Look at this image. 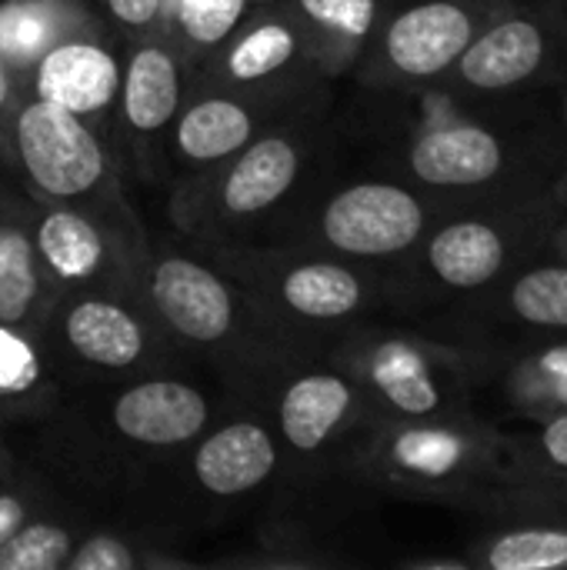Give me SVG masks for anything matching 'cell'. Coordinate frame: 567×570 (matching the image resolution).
<instances>
[{
  "label": "cell",
  "instance_id": "1",
  "mask_svg": "<svg viewBox=\"0 0 567 570\" xmlns=\"http://www.w3.org/2000/svg\"><path fill=\"white\" fill-rule=\"evenodd\" d=\"M558 224L555 194L481 200L478 210L451 217L428 237L431 277L454 291L481 297L525 261L551 250Z\"/></svg>",
  "mask_w": 567,
  "mask_h": 570
},
{
  "label": "cell",
  "instance_id": "2",
  "mask_svg": "<svg viewBox=\"0 0 567 570\" xmlns=\"http://www.w3.org/2000/svg\"><path fill=\"white\" fill-rule=\"evenodd\" d=\"M567 57V10L505 0L448 70L458 87L488 97L538 94Z\"/></svg>",
  "mask_w": 567,
  "mask_h": 570
},
{
  "label": "cell",
  "instance_id": "3",
  "mask_svg": "<svg viewBox=\"0 0 567 570\" xmlns=\"http://www.w3.org/2000/svg\"><path fill=\"white\" fill-rule=\"evenodd\" d=\"M505 0H418L384 30V57L408 80L444 77Z\"/></svg>",
  "mask_w": 567,
  "mask_h": 570
},
{
  "label": "cell",
  "instance_id": "4",
  "mask_svg": "<svg viewBox=\"0 0 567 570\" xmlns=\"http://www.w3.org/2000/svg\"><path fill=\"white\" fill-rule=\"evenodd\" d=\"M324 234L348 254L391 257L411 250L428 234V210L408 187L358 184L331 200Z\"/></svg>",
  "mask_w": 567,
  "mask_h": 570
},
{
  "label": "cell",
  "instance_id": "5",
  "mask_svg": "<svg viewBox=\"0 0 567 570\" xmlns=\"http://www.w3.org/2000/svg\"><path fill=\"white\" fill-rule=\"evenodd\" d=\"M17 150L30 177L57 197L90 190L104 174V154L74 110L37 100L17 120Z\"/></svg>",
  "mask_w": 567,
  "mask_h": 570
},
{
  "label": "cell",
  "instance_id": "6",
  "mask_svg": "<svg viewBox=\"0 0 567 570\" xmlns=\"http://www.w3.org/2000/svg\"><path fill=\"white\" fill-rule=\"evenodd\" d=\"M481 304L505 321L511 341L567 334V254L545 250L525 261L485 291Z\"/></svg>",
  "mask_w": 567,
  "mask_h": 570
},
{
  "label": "cell",
  "instance_id": "7",
  "mask_svg": "<svg viewBox=\"0 0 567 570\" xmlns=\"http://www.w3.org/2000/svg\"><path fill=\"white\" fill-rule=\"evenodd\" d=\"M501 357L495 387L505 397V417L567 411V334L511 341V351Z\"/></svg>",
  "mask_w": 567,
  "mask_h": 570
},
{
  "label": "cell",
  "instance_id": "8",
  "mask_svg": "<svg viewBox=\"0 0 567 570\" xmlns=\"http://www.w3.org/2000/svg\"><path fill=\"white\" fill-rule=\"evenodd\" d=\"M154 301L190 341H217L231 327V297L224 284L190 261H164L157 267Z\"/></svg>",
  "mask_w": 567,
  "mask_h": 570
},
{
  "label": "cell",
  "instance_id": "9",
  "mask_svg": "<svg viewBox=\"0 0 567 570\" xmlns=\"http://www.w3.org/2000/svg\"><path fill=\"white\" fill-rule=\"evenodd\" d=\"M114 421L127 438L140 444H180L204 428L207 404L187 384L150 381L117 401Z\"/></svg>",
  "mask_w": 567,
  "mask_h": 570
},
{
  "label": "cell",
  "instance_id": "10",
  "mask_svg": "<svg viewBox=\"0 0 567 570\" xmlns=\"http://www.w3.org/2000/svg\"><path fill=\"white\" fill-rule=\"evenodd\" d=\"M37 90L40 100L60 104L74 114H90L107 107L117 94V63L100 47L63 43L40 60Z\"/></svg>",
  "mask_w": 567,
  "mask_h": 570
},
{
  "label": "cell",
  "instance_id": "11",
  "mask_svg": "<svg viewBox=\"0 0 567 570\" xmlns=\"http://www.w3.org/2000/svg\"><path fill=\"white\" fill-rule=\"evenodd\" d=\"M371 381L381 397L411 421H434L448 414V387L431 357L411 341H384L371 357Z\"/></svg>",
  "mask_w": 567,
  "mask_h": 570
},
{
  "label": "cell",
  "instance_id": "12",
  "mask_svg": "<svg viewBox=\"0 0 567 570\" xmlns=\"http://www.w3.org/2000/svg\"><path fill=\"white\" fill-rule=\"evenodd\" d=\"M197 478L214 494H241L274 468V444L257 424H231L197 451Z\"/></svg>",
  "mask_w": 567,
  "mask_h": 570
},
{
  "label": "cell",
  "instance_id": "13",
  "mask_svg": "<svg viewBox=\"0 0 567 570\" xmlns=\"http://www.w3.org/2000/svg\"><path fill=\"white\" fill-rule=\"evenodd\" d=\"M465 564L485 570H567V524L508 518V524L488 534Z\"/></svg>",
  "mask_w": 567,
  "mask_h": 570
},
{
  "label": "cell",
  "instance_id": "14",
  "mask_svg": "<svg viewBox=\"0 0 567 570\" xmlns=\"http://www.w3.org/2000/svg\"><path fill=\"white\" fill-rule=\"evenodd\" d=\"M511 474L561 478L567 474V411L538 417H505L495 424Z\"/></svg>",
  "mask_w": 567,
  "mask_h": 570
},
{
  "label": "cell",
  "instance_id": "15",
  "mask_svg": "<svg viewBox=\"0 0 567 570\" xmlns=\"http://www.w3.org/2000/svg\"><path fill=\"white\" fill-rule=\"evenodd\" d=\"M294 174H297L294 147L287 140L267 137L254 144L231 170L224 187V204L234 214H254L261 207H271L294 184Z\"/></svg>",
  "mask_w": 567,
  "mask_h": 570
},
{
  "label": "cell",
  "instance_id": "16",
  "mask_svg": "<svg viewBox=\"0 0 567 570\" xmlns=\"http://www.w3.org/2000/svg\"><path fill=\"white\" fill-rule=\"evenodd\" d=\"M348 407H351L348 384L331 374H314V377L291 384V391L284 394V404H281V424L294 448L314 451L338 428V421L348 414Z\"/></svg>",
  "mask_w": 567,
  "mask_h": 570
},
{
  "label": "cell",
  "instance_id": "17",
  "mask_svg": "<svg viewBox=\"0 0 567 570\" xmlns=\"http://www.w3.org/2000/svg\"><path fill=\"white\" fill-rule=\"evenodd\" d=\"M67 337L80 357L104 364V367L134 364L140 354V344H144L130 314H124L120 307L104 304V301L77 304L67 317Z\"/></svg>",
  "mask_w": 567,
  "mask_h": 570
},
{
  "label": "cell",
  "instance_id": "18",
  "mask_svg": "<svg viewBox=\"0 0 567 570\" xmlns=\"http://www.w3.org/2000/svg\"><path fill=\"white\" fill-rule=\"evenodd\" d=\"M177 97H180V87H177L174 60L164 50H154V47L140 50L130 60L127 87H124L127 120L137 130H157L174 117Z\"/></svg>",
  "mask_w": 567,
  "mask_h": 570
},
{
  "label": "cell",
  "instance_id": "19",
  "mask_svg": "<svg viewBox=\"0 0 567 570\" xmlns=\"http://www.w3.org/2000/svg\"><path fill=\"white\" fill-rule=\"evenodd\" d=\"M251 117L244 107L231 100H204L197 104L177 130L180 150L194 160H217L241 144H247Z\"/></svg>",
  "mask_w": 567,
  "mask_h": 570
},
{
  "label": "cell",
  "instance_id": "20",
  "mask_svg": "<svg viewBox=\"0 0 567 570\" xmlns=\"http://www.w3.org/2000/svg\"><path fill=\"white\" fill-rule=\"evenodd\" d=\"M284 301L307 317H344L361 304V284L338 264H311L287 274Z\"/></svg>",
  "mask_w": 567,
  "mask_h": 570
},
{
  "label": "cell",
  "instance_id": "21",
  "mask_svg": "<svg viewBox=\"0 0 567 570\" xmlns=\"http://www.w3.org/2000/svg\"><path fill=\"white\" fill-rule=\"evenodd\" d=\"M37 244L47 257V264L60 274V277H84L97 267L100 261V237L97 230L77 217V214H50L40 224Z\"/></svg>",
  "mask_w": 567,
  "mask_h": 570
},
{
  "label": "cell",
  "instance_id": "22",
  "mask_svg": "<svg viewBox=\"0 0 567 570\" xmlns=\"http://www.w3.org/2000/svg\"><path fill=\"white\" fill-rule=\"evenodd\" d=\"M33 291L37 277L27 237L17 230H0V324L20 321L33 301Z\"/></svg>",
  "mask_w": 567,
  "mask_h": 570
},
{
  "label": "cell",
  "instance_id": "23",
  "mask_svg": "<svg viewBox=\"0 0 567 570\" xmlns=\"http://www.w3.org/2000/svg\"><path fill=\"white\" fill-rule=\"evenodd\" d=\"M70 558V538L50 524L20 528L0 544V570H57Z\"/></svg>",
  "mask_w": 567,
  "mask_h": 570
},
{
  "label": "cell",
  "instance_id": "24",
  "mask_svg": "<svg viewBox=\"0 0 567 570\" xmlns=\"http://www.w3.org/2000/svg\"><path fill=\"white\" fill-rule=\"evenodd\" d=\"M501 518H538V521L567 524V474L561 478L511 474V491Z\"/></svg>",
  "mask_w": 567,
  "mask_h": 570
},
{
  "label": "cell",
  "instance_id": "25",
  "mask_svg": "<svg viewBox=\"0 0 567 570\" xmlns=\"http://www.w3.org/2000/svg\"><path fill=\"white\" fill-rule=\"evenodd\" d=\"M294 53V37L271 23V27H261L254 30L251 37H244L234 53H231V73L237 80H254V77H264L271 70H277L287 57Z\"/></svg>",
  "mask_w": 567,
  "mask_h": 570
},
{
  "label": "cell",
  "instance_id": "26",
  "mask_svg": "<svg viewBox=\"0 0 567 570\" xmlns=\"http://www.w3.org/2000/svg\"><path fill=\"white\" fill-rule=\"evenodd\" d=\"M50 17L40 7H7L0 10V57L17 63L37 57L50 43Z\"/></svg>",
  "mask_w": 567,
  "mask_h": 570
},
{
  "label": "cell",
  "instance_id": "27",
  "mask_svg": "<svg viewBox=\"0 0 567 570\" xmlns=\"http://www.w3.org/2000/svg\"><path fill=\"white\" fill-rule=\"evenodd\" d=\"M244 0H180V23L201 43H217L237 23Z\"/></svg>",
  "mask_w": 567,
  "mask_h": 570
},
{
  "label": "cell",
  "instance_id": "28",
  "mask_svg": "<svg viewBox=\"0 0 567 570\" xmlns=\"http://www.w3.org/2000/svg\"><path fill=\"white\" fill-rule=\"evenodd\" d=\"M304 10L321 20L331 23L338 30H344L348 37H364L374 23V0H301Z\"/></svg>",
  "mask_w": 567,
  "mask_h": 570
},
{
  "label": "cell",
  "instance_id": "29",
  "mask_svg": "<svg viewBox=\"0 0 567 570\" xmlns=\"http://www.w3.org/2000/svg\"><path fill=\"white\" fill-rule=\"evenodd\" d=\"M33 381H37L33 351L10 331H0V391H23Z\"/></svg>",
  "mask_w": 567,
  "mask_h": 570
},
{
  "label": "cell",
  "instance_id": "30",
  "mask_svg": "<svg viewBox=\"0 0 567 570\" xmlns=\"http://www.w3.org/2000/svg\"><path fill=\"white\" fill-rule=\"evenodd\" d=\"M134 558L130 551L114 541V538H97L90 541L80 554L70 558V570H130Z\"/></svg>",
  "mask_w": 567,
  "mask_h": 570
},
{
  "label": "cell",
  "instance_id": "31",
  "mask_svg": "<svg viewBox=\"0 0 567 570\" xmlns=\"http://www.w3.org/2000/svg\"><path fill=\"white\" fill-rule=\"evenodd\" d=\"M541 104L548 110V120L555 127V137L565 150V174H567V70L561 67L545 87H541ZM561 174V177H565Z\"/></svg>",
  "mask_w": 567,
  "mask_h": 570
},
{
  "label": "cell",
  "instance_id": "32",
  "mask_svg": "<svg viewBox=\"0 0 567 570\" xmlns=\"http://www.w3.org/2000/svg\"><path fill=\"white\" fill-rule=\"evenodd\" d=\"M160 0H110V10L124 20V23H147L157 13Z\"/></svg>",
  "mask_w": 567,
  "mask_h": 570
},
{
  "label": "cell",
  "instance_id": "33",
  "mask_svg": "<svg viewBox=\"0 0 567 570\" xmlns=\"http://www.w3.org/2000/svg\"><path fill=\"white\" fill-rule=\"evenodd\" d=\"M555 200H558V224H555L551 250L567 254V174L555 184Z\"/></svg>",
  "mask_w": 567,
  "mask_h": 570
},
{
  "label": "cell",
  "instance_id": "34",
  "mask_svg": "<svg viewBox=\"0 0 567 570\" xmlns=\"http://www.w3.org/2000/svg\"><path fill=\"white\" fill-rule=\"evenodd\" d=\"M23 528V508L13 498H0V544H7Z\"/></svg>",
  "mask_w": 567,
  "mask_h": 570
},
{
  "label": "cell",
  "instance_id": "35",
  "mask_svg": "<svg viewBox=\"0 0 567 570\" xmlns=\"http://www.w3.org/2000/svg\"><path fill=\"white\" fill-rule=\"evenodd\" d=\"M518 3H535V7H561V10H567V0H518Z\"/></svg>",
  "mask_w": 567,
  "mask_h": 570
},
{
  "label": "cell",
  "instance_id": "36",
  "mask_svg": "<svg viewBox=\"0 0 567 570\" xmlns=\"http://www.w3.org/2000/svg\"><path fill=\"white\" fill-rule=\"evenodd\" d=\"M7 100V77H3V67H0V104Z\"/></svg>",
  "mask_w": 567,
  "mask_h": 570
},
{
  "label": "cell",
  "instance_id": "37",
  "mask_svg": "<svg viewBox=\"0 0 567 570\" xmlns=\"http://www.w3.org/2000/svg\"><path fill=\"white\" fill-rule=\"evenodd\" d=\"M565 70H567V57H565Z\"/></svg>",
  "mask_w": 567,
  "mask_h": 570
}]
</instances>
